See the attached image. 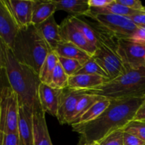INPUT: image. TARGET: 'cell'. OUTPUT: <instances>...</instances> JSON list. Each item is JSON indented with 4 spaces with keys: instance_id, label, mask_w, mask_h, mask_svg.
I'll list each match as a JSON object with an SVG mask.
<instances>
[{
    "instance_id": "cell-29",
    "label": "cell",
    "mask_w": 145,
    "mask_h": 145,
    "mask_svg": "<svg viewBox=\"0 0 145 145\" xmlns=\"http://www.w3.org/2000/svg\"><path fill=\"white\" fill-rule=\"evenodd\" d=\"M58 62L63 68L65 73L69 76L75 75L82 67V64L78 60L70 58L58 57Z\"/></svg>"
},
{
    "instance_id": "cell-34",
    "label": "cell",
    "mask_w": 145,
    "mask_h": 145,
    "mask_svg": "<svg viewBox=\"0 0 145 145\" xmlns=\"http://www.w3.org/2000/svg\"><path fill=\"white\" fill-rule=\"evenodd\" d=\"M130 40L137 43L145 45V29L143 28H138L134 33Z\"/></svg>"
},
{
    "instance_id": "cell-28",
    "label": "cell",
    "mask_w": 145,
    "mask_h": 145,
    "mask_svg": "<svg viewBox=\"0 0 145 145\" xmlns=\"http://www.w3.org/2000/svg\"><path fill=\"white\" fill-rule=\"evenodd\" d=\"M123 130L138 137L145 142V120H132L123 129Z\"/></svg>"
},
{
    "instance_id": "cell-11",
    "label": "cell",
    "mask_w": 145,
    "mask_h": 145,
    "mask_svg": "<svg viewBox=\"0 0 145 145\" xmlns=\"http://www.w3.org/2000/svg\"><path fill=\"white\" fill-rule=\"evenodd\" d=\"M59 34L62 41L74 44L91 57L96 52L97 48L91 43L83 33L72 24L69 17L64 19L59 25Z\"/></svg>"
},
{
    "instance_id": "cell-16",
    "label": "cell",
    "mask_w": 145,
    "mask_h": 145,
    "mask_svg": "<svg viewBox=\"0 0 145 145\" xmlns=\"http://www.w3.org/2000/svg\"><path fill=\"white\" fill-rule=\"evenodd\" d=\"M35 26L52 51H55L58 45L63 42L59 34V25L57 24L54 16Z\"/></svg>"
},
{
    "instance_id": "cell-5",
    "label": "cell",
    "mask_w": 145,
    "mask_h": 145,
    "mask_svg": "<svg viewBox=\"0 0 145 145\" xmlns=\"http://www.w3.org/2000/svg\"><path fill=\"white\" fill-rule=\"evenodd\" d=\"M93 27L97 35V50L92 57L108 74L110 80L116 79L127 71L118 54V39L103 31L99 25Z\"/></svg>"
},
{
    "instance_id": "cell-1",
    "label": "cell",
    "mask_w": 145,
    "mask_h": 145,
    "mask_svg": "<svg viewBox=\"0 0 145 145\" xmlns=\"http://www.w3.org/2000/svg\"><path fill=\"white\" fill-rule=\"evenodd\" d=\"M145 97L113 99L106 110L96 120L72 126L74 132L81 135L80 144L99 142L110 133L123 130L135 119Z\"/></svg>"
},
{
    "instance_id": "cell-2",
    "label": "cell",
    "mask_w": 145,
    "mask_h": 145,
    "mask_svg": "<svg viewBox=\"0 0 145 145\" xmlns=\"http://www.w3.org/2000/svg\"><path fill=\"white\" fill-rule=\"evenodd\" d=\"M4 72L8 85L17 94L19 104L33 108L38 101V88L41 83L39 75L18 62L8 48Z\"/></svg>"
},
{
    "instance_id": "cell-38",
    "label": "cell",
    "mask_w": 145,
    "mask_h": 145,
    "mask_svg": "<svg viewBox=\"0 0 145 145\" xmlns=\"http://www.w3.org/2000/svg\"><path fill=\"white\" fill-rule=\"evenodd\" d=\"M79 145H99V142H86L79 144Z\"/></svg>"
},
{
    "instance_id": "cell-23",
    "label": "cell",
    "mask_w": 145,
    "mask_h": 145,
    "mask_svg": "<svg viewBox=\"0 0 145 145\" xmlns=\"http://www.w3.org/2000/svg\"><path fill=\"white\" fill-rule=\"evenodd\" d=\"M58 63V56L54 51H50L42 64L39 73L40 82L50 86L54 70Z\"/></svg>"
},
{
    "instance_id": "cell-30",
    "label": "cell",
    "mask_w": 145,
    "mask_h": 145,
    "mask_svg": "<svg viewBox=\"0 0 145 145\" xmlns=\"http://www.w3.org/2000/svg\"><path fill=\"white\" fill-rule=\"evenodd\" d=\"M123 130H118L110 133L99 142V145H124Z\"/></svg>"
},
{
    "instance_id": "cell-37",
    "label": "cell",
    "mask_w": 145,
    "mask_h": 145,
    "mask_svg": "<svg viewBox=\"0 0 145 145\" xmlns=\"http://www.w3.org/2000/svg\"><path fill=\"white\" fill-rule=\"evenodd\" d=\"M134 120H145V101L137 110Z\"/></svg>"
},
{
    "instance_id": "cell-35",
    "label": "cell",
    "mask_w": 145,
    "mask_h": 145,
    "mask_svg": "<svg viewBox=\"0 0 145 145\" xmlns=\"http://www.w3.org/2000/svg\"><path fill=\"white\" fill-rule=\"evenodd\" d=\"M113 0H88V4L91 8H103L113 1Z\"/></svg>"
},
{
    "instance_id": "cell-8",
    "label": "cell",
    "mask_w": 145,
    "mask_h": 145,
    "mask_svg": "<svg viewBox=\"0 0 145 145\" xmlns=\"http://www.w3.org/2000/svg\"><path fill=\"white\" fill-rule=\"evenodd\" d=\"M117 52L127 69H138L145 66V45L130 39L118 40Z\"/></svg>"
},
{
    "instance_id": "cell-18",
    "label": "cell",
    "mask_w": 145,
    "mask_h": 145,
    "mask_svg": "<svg viewBox=\"0 0 145 145\" xmlns=\"http://www.w3.org/2000/svg\"><path fill=\"white\" fill-rule=\"evenodd\" d=\"M57 11H65L73 16H88L90 7L88 0H53Z\"/></svg>"
},
{
    "instance_id": "cell-32",
    "label": "cell",
    "mask_w": 145,
    "mask_h": 145,
    "mask_svg": "<svg viewBox=\"0 0 145 145\" xmlns=\"http://www.w3.org/2000/svg\"><path fill=\"white\" fill-rule=\"evenodd\" d=\"M124 145H145V142L138 137L124 132L123 133Z\"/></svg>"
},
{
    "instance_id": "cell-15",
    "label": "cell",
    "mask_w": 145,
    "mask_h": 145,
    "mask_svg": "<svg viewBox=\"0 0 145 145\" xmlns=\"http://www.w3.org/2000/svg\"><path fill=\"white\" fill-rule=\"evenodd\" d=\"M62 92V89H54L48 85L40 83L38 88V100L45 113L57 117Z\"/></svg>"
},
{
    "instance_id": "cell-17",
    "label": "cell",
    "mask_w": 145,
    "mask_h": 145,
    "mask_svg": "<svg viewBox=\"0 0 145 145\" xmlns=\"http://www.w3.org/2000/svg\"><path fill=\"white\" fill-rule=\"evenodd\" d=\"M108 79L90 74H75L69 77L68 88L78 91H89L101 86Z\"/></svg>"
},
{
    "instance_id": "cell-20",
    "label": "cell",
    "mask_w": 145,
    "mask_h": 145,
    "mask_svg": "<svg viewBox=\"0 0 145 145\" xmlns=\"http://www.w3.org/2000/svg\"><path fill=\"white\" fill-rule=\"evenodd\" d=\"M54 52L58 57L76 59L80 62L82 65L86 63L91 57L89 54L81 48H78L77 46L71 42H65V41L59 44Z\"/></svg>"
},
{
    "instance_id": "cell-33",
    "label": "cell",
    "mask_w": 145,
    "mask_h": 145,
    "mask_svg": "<svg viewBox=\"0 0 145 145\" xmlns=\"http://www.w3.org/2000/svg\"><path fill=\"white\" fill-rule=\"evenodd\" d=\"M129 18L138 28H142L145 25V11H139Z\"/></svg>"
},
{
    "instance_id": "cell-26",
    "label": "cell",
    "mask_w": 145,
    "mask_h": 145,
    "mask_svg": "<svg viewBox=\"0 0 145 145\" xmlns=\"http://www.w3.org/2000/svg\"><path fill=\"white\" fill-rule=\"evenodd\" d=\"M69 77L58 62L54 70L50 86L57 89H66L68 87Z\"/></svg>"
},
{
    "instance_id": "cell-19",
    "label": "cell",
    "mask_w": 145,
    "mask_h": 145,
    "mask_svg": "<svg viewBox=\"0 0 145 145\" xmlns=\"http://www.w3.org/2000/svg\"><path fill=\"white\" fill-rule=\"evenodd\" d=\"M55 11H57L56 7L53 0H33L32 24L33 25H36L44 22L50 17L54 16Z\"/></svg>"
},
{
    "instance_id": "cell-24",
    "label": "cell",
    "mask_w": 145,
    "mask_h": 145,
    "mask_svg": "<svg viewBox=\"0 0 145 145\" xmlns=\"http://www.w3.org/2000/svg\"><path fill=\"white\" fill-rule=\"evenodd\" d=\"M104 99H106V98L101 96H99V95L89 94V93H85V94L81 98L80 100L78 102L73 118H72V121L71 122V123L77 120L78 118H79L94 103Z\"/></svg>"
},
{
    "instance_id": "cell-4",
    "label": "cell",
    "mask_w": 145,
    "mask_h": 145,
    "mask_svg": "<svg viewBox=\"0 0 145 145\" xmlns=\"http://www.w3.org/2000/svg\"><path fill=\"white\" fill-rule=\"evenodd\" d=\"M84 91L110 100L145 97V66L138 69H127L116 79L108 81L96 89Z\"/></svg>"
},
{
    "instance_id": "cell-13",
    "label": "cell",
    "mask_w": 145,
    "mask_h": 145,
    "mask_svg": "<svg viewBox=\"0 0 145 145\" xmlns=\"http://www.w3.org/2000/svg\"><path fill=\"white\" fill-rule=\"evenodd\" d=\"M33 108L19 104L18 132L21 145H33Z\"/></svg>"
},
{
    "instance_id": "cell-14",
    "label": "cell",
    "mask_w": 145,
    "mask_h": 145,
    "mask_svg": "<svg viewBox=\"0 0 145 145\" xmlns=\"http://www.w3.org/2000/svg\"><path fill=\"white\" fill-rule=\"evenodd\" d=\"M20 29L32 25L33 0H7Z\"/></svg>"
},
{
    "instance_id": "cell-36",
    "label": "cell",
    "mask_w": 145,
    "mask_h": 145,
    "mask_svg": "<svg viewBox=\"0 0 145 145\" xmlns=\"http://www.w3.org/2000/svg\"><path fill=\"white\" fill-rule=\"evenodd\" d=\"M6 49H7V46L0 39V71L5 69Z\"/></svg>"
},
{
    "instance_id": "cell-21",
    "label": "cell",
    "mask_w": 145,
    "mask_h": 145,
    "mask_svg": "<svg viewBox=\"0 0 145 145\" xmlns=\"http://www.w3.org/2000/svg\"><path fill=\"white\" fill-rule=\"evenodd\" d=\"M110 104V100L104 99L96 102L89 109H88L79 118L71 123L69 125L73 126L78 124H84L91 122L99 117Z\"/></svg>"
},
{
    "instance_id": "cell-6",
    "label": "cell",
    "mask_w": 145,
    "mask_h": 145,
    "mask_svg": "<svg viewBox=\"0 0 145 145\" xmlns=\"http://www.w3.org/2000/svg\"><path fill=\"white\" fill-rule=\"evenodd\" d=\"M19 103L17 94L8 86L0 87V133H18Z\"/></svg>"
},
{
    "instance_id": "cell-22",
    "label": "cell",
    "mask_w": 145,
    "mask_h": 145,
    "mask_svg": "<svg viewBox=\"0 0 145 145\" xmlns=\"http://www.w3.org/2000/svg\"><path fill=\"white\" fill-rule=\"evenodd\" d=\"M139 11H135L129 8L118 3L116 0H113L110 4L103 8H91L89 14H114V15L130 17Z\"/></svg>"
},
{
    "instance_id": "cell-9",
    "label": "cell",
    "mask_w": 145,
    "mask_h": 145,
    "mask_svg": "<svg viewBox=\"0 0 145 145\" xmlns=\"http://www.w3.org/2000/svg\"><path fill=\"white\" fill-rule=\"evenodd\" d=\"M20 30L7 0H0V39L11 50Z\"/></svg>"
},
{
    "instance_id": "cell-7",
    "label": "cell",
    "mask_w": 145,
    "mask_h": 145,
    "mask_svg": "<svg viewBox=\"0 0 145 145\" xmlns=\"http://www.w3.org/2000/svg\"><path fill=\"white\" fill-rule=\"evenodd\" d=\"M103 31L116 39H130L138 27L129 17L114 14H89Z\"/></svg>"
},
{
    "instance_id": "cell-39",
    "label": "cell",
    "mask_w": 145,
    "mask_h": 145,
    "mask_svg": "<svg viewBox=\"0 0 145 145\" xmlns=\"http://www.w3.org/2000/svg\"><path fill=\"white\" fill-rule=\"evenodd\" d=\"M142 28H144V29H145V25H144V26H143V27H142Z\"/></svg>"
},
{
    "instance_id": "cell-3",
    "label": "cell",
    "mask_w": 145,
    "mask_h": 145,
    "mask_svg": "<svg viewBox=\"0 0 145 145\" xmlns=\"http://www.w3.org/2000/svg\"><path fill=\"white\" fill-rule=\"evenodd\" d=\"M11 51L18 62L39 75L42 64L52 50L35 25H32L20 30Z\"/></svg>"
},
{
    "instance_id": "cell-25",
    "label": "cell",
    "mask_w": 145,
    "mask_h": 145,
    "mask_svg": "<svg viewBox=\"0 0 145 145\" xmlns=\"http://www.w3.org/2000/svg\"><path fill=\"white\" fill-rule=\"evenodd\" d=\"M69 17L72 24L83 33L88 40L96 46L97 43V35L94 28L86 21L79 18V17L73 16H70Z\"/></svg>"
},
{
    "instance_id": "cell-27",
    "label": "cell",
    "mask_w": 145,
    "mask_h": 145,
    "mask_svg": "<svg viewBox=\"0 0 145 145\" xmlns=\"http://www.w3.org/2000/svg\"><path fill=\"white\" fill-rule=\"evenodd\" d=\"M76 74L98 75V76H103V77L110 80L108 74L101 67L100 65L96 62V60L92 57L86 63L82 65L81 69Z\"/></svg>"
},
{
    "instance_id": "cell-10",
    "label": "cell",
    "mask_w": 145,
    "mask_h": 145,
    "mask_svg": "<svg viewBox=\"0 0 145 145\" xmlns=\"http://www.w3.org/2000/svg\"><path fill=\"white\" fill-rule=\"evenodd\" d=\"M84 94V91L74 90L68 87L62 89L56 117L61 125L70 124L78 102Z\"/></svg>"
},
{
    "instance_id": "cell-12",
    "label": "cell",
    "mask_w": 145,
    "mask_h": 145,
    "mask_svg": "<svg viewBox=\"0 0 145 145\" xmlns=\"http://www.w3.org/2000/svg\"><path fill=\"white\" fill-rule=\"evenodd\" d=\"M33 145H52L45 120V112L39 100L33 106Z\"/></svg>"
},
{
    "instance_id": "cell-31",
    "label": "cell",
    "mask_w": 145,
    "mask_h": 145,
    "mask_svg": "<svg viewBox=\"0 0 145 145\" xmlns=\"http://www.w3.org/2000/svg\"><path fill=\"white\" fill-rule=\"evenodd\" d=\"M116 1L123 6L133 10L140 11H145V7L139 0H116Z\"/></svg>"
}]
</instances>
